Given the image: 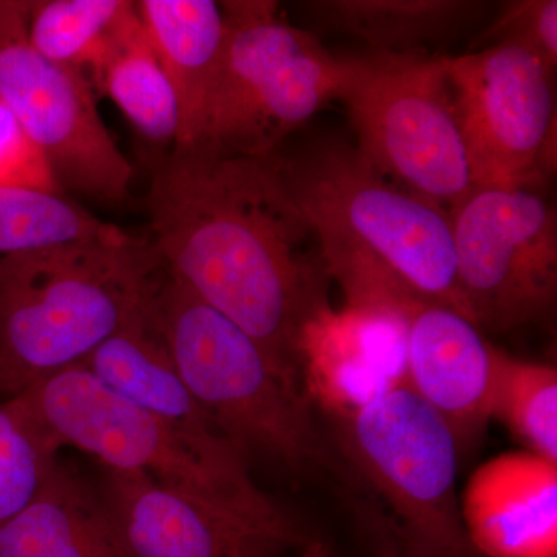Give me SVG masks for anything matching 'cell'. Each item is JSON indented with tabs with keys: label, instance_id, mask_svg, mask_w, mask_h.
Segmentation results:
<instances>
[{
	"label": "cell",
	"instance_id": "obj_3",
	"mask_svg": "<svg viewBox=\"0 0 557 557\" xmlns=\"http://www.w3.org/2000/svg\"><path fill=\"white\" fill-rule=\"evenodd\" d=\"M163 274L129 233L0 258V398L79 366L149 309Z\"/></svg>",
	"mask_w": 557,
	"mask_h": 557
},
{
	"label": "cell",
	"instance_id": "obj_12",
	"mask_svg": "<svg viewBox=\"0 0 557 557\" xmlns=\"http://www.w3.org/2000/svg\"><path fill=\"white\" fill-rule=\"evenodd\" d=\"M100 494L131 557H278L307 544L285 512L219 507L135 472L102 468Z\"/></svg>",
	"mask_w": 557,
	"mask_h": 557
},
{
	"label": "cell",
	"instance_id": "obj_15",
	"mask_svg": "<svg viewBox=\"0 0 557 557\" xmlns=\"http://www.w3.org/2000/svg\"><path fill=\"white\" fill-rule=\"evenodd\" d=\"M469 545L486 557H557V465L528 450L480 465L461 496Z\"/></svg>",
	"mask_w": 557,
	"mask_h": 557
},
{
	"label": "cell",
	"instance_id": "obj_2",
	"mask_svg": "<svg viewBox=\"0 0 557 557\" xmlns=\"http://www.w3.org/2000/svg\"><path fill=\"white\" fill-rule=\"evenodd\" d=\"M270 157L317 234L329 277L339 282L348 306L406 317L434 302L465 317L446 209L381 174L343 139H313L293 153Z\"/></svg>",
	"mask_w": 557,
	"mask_h": 557
},
{
	"label": "cell",
	"instance_id": "obj_7",
	"mask_svg": "<svg viewBox=\"0 0 557 557\" xmlns=\"http://www.w3.org/2000/svg\"><path fill=\"white\" fill-rule=\"evenodd\" d=\"M339 64L338 101L346 106L359 152L381 174L449 211L472 183L448 57L366 50L339 57Z\"/></svg>",
	"mask_w": 557,
	"mask_h": 557
},
{
	"label": "cell",
	"instance_id": "obj_5",
	"mask_svg": "<svg viewBox=\"0 0 557 557\" xmlns=\"http://www.w3.org/2000/svg\"><path fill=\"white\" fill-rule=\"evenodd\" d=\"M153 317L186 387L248 460L259 454L292 472L317 467L321 443L298 376L166 269Z\"/></svg>",
	"mask_w": 557,
	"mask_h": 557
},
{
	"label": "cell",
	"instance_id": "obj_1",
	"mask_svg": "<svg viewBox=\"0 0 557 557\" xmlns=\"http://www.w3.org/2000/svg\"><path fill=\"white\" fill-rule=\"evenodd\" d=\"M146 208L168 273L299 379L300 335L330 307V277L271 157L174 148L153 172Z\"/></svg>",
	"mask_w": 557,
	"mask_h": 557
},
{
	"label": "cell",
	"instance_id": "obj_19",
	"mask_svg": "<svg viewBox=\"0 0 557 557\" xmlns=\"http://www.w3.org/2000/svg\"><path fill=\"white\" fill-rule=\"evenodd\" d=\"M0 557H131L100 490L60 461L38 497L0 528Z\"/></svg>",
	"mask_w": 557,
	"mask_h": 557
},
{
	"label": "cell",
	"instance_id": "obj_11",
	"mask_svg": "<svg viewBox=\"0 0 557 557\" xmlns=\"http://www.w3.org/2000/svg\"><path fill=\"white\" fill-rule=\"evenodd\" d=\"M343 420L347 454L426 557L467 556L456 497L457 440L445 418L403 383Z\"/></svg>",
	"mask_w": 557,
	"mask_h": 557
},
{
	"label": "cell",
	"instance_id": "obj_23",
	"mask_svg": "<svg viewBox=\"0 0 557 557\" xmlns=\"http://www.w3.org/2000/svg\"><path fill=\"white\" fill-rule=\"evenodd\" d=\"M127 0L30 2L28 39L46 60L86 73Z\"/></svg>",
	"mask_w": 557,
	"mask_h": 557
},
{
	"label": "cell",
	"instance_id": "obj_21",
	"mask_svg": "<svg viewBox=\"0 0 557 557\" xmlns=\"http://www.w3.org/2000/svg\"><path fill=\"white\" fill-rule=\"evenodd\" d=\"M124 234L60 190L0 186V258L119 239Z\"/></svg>",
	"mask_w": 557,
	"mask_h": 557
},
{
	"label": "cell",
	"instance_id": "obj_6",
	"mask_svg": "<svg viewBox=\"0 0 557 557\" xmlns=\"http://www.w3.org/2000/svg\"><path fill=\"white\" fill-rule=\"evenodd\" d=\"M220 7L225 46L196 146L265 159L338 101L339 57L314 33L289 24L276 2L230 0Z\"/></svg>",
	"mask_w": 557,
	"mask_h": 557
},
{
	"label": "cell",
	"instance_id": "obj_4",
	"mask_svg": "<svg viewBox=\"0 0 557 557\" xmlns=\"http://www.w3.org/2000/svg\"><path fill=\"white\" fill-rule=\"evenodd\" d=\"M53 454L78 449L101 467L135 472L208 504L284 515L252 480L248 458L223 438L201 437L138 408L76 366L3 401Z\"/></svg>",
	"mask_w": 557,
	"mask_h": 557
},
{
	"label": "cell",
	"instance_id": "obj_17",
	"mask_svg": "<svg viewBox=\"0 0 557 557\" xmlns=\"http://www.w3.org/2000/svg\"><path fill=\"white\" fill-rule=\"evenodd\" d=\"M135 7L177 97L180 131L174 148H194L222 62V7L212 0H141Z\"/></svg>",
	"mask_w": 557,
	"mask_h": 557
},
{
	"label": "cell",
	"instance_id": "obj_20",
	"mask_svg": "<svg viewBox=\"0 0 557 557\" xmlns=\"http://www.w3.org/2000/svg\"><path fill=\"white\" fill-rule=\"evenodd\" d=\"M138 134L157 145H175L180 109L163 65L153 50L135 2L127 3L86 72Z\"/></svg>",
	"mask_w": 557,
	"mask_h": 557
},
{
	"label": "cell",
	"instance_id": "obj_28",
	"mask_svg": "<svg viewBox=\"0 0 557 557\" xmlns=\"http://www.w3.org/2000/svg\"><path fill=\"white\" fill-rule=\"evenodd\" d=\"M448 557H467V556H448Z\"/></svg>",
	"mask_w": 557,
	"mask_h": 557
},
{
	"label": "cell",
	"instance_id": "obj_10",
	"mask_svg": "<svg viewBox=\"0 0 557 557\" xmlns=\"http://www.w3.org/2000/svg\"><path fill=\"white\" fill-rule=\"evenodd\" d=\"M28 14L30 2L0 0V101L49 164L62 193L123 203L134 171L102 120L97 91L86 73L35 50Z\"/></svg>",
	"mask_w": 557,
	"mask_h": 557
},
{
	"label": "cell",
	"instance_id": "obj_24",
	"mask_svg": "<svg viewBox=\"0 0 557 557\" xmlns=\"http://www.w3.org/2000/svg\"><path fill=\"white\" fill-rule=\"evenodd\" d=\"M57 461L35 431L0 403V528L30 507Z\"/></svg>",
	"mask_w": 557,
	"mask_h": 557
},
{
	"label": "cell",
	"instance_id": "obj_18",
	"mask_svg": "<svg viewBox=\"0 0 557 557\" xmlns=\"http://www.w3.org/2000/svg\"><path fill=\"white\" fill-rule=\"evenodd\" d=\"M79 366L121 397L168 423L201 437L226 440L175 368L153 317V299L145 313L110 336Z\"/></svg>",
	"mask_w": 557,
	"mask_h": 557
},
{
	"label": "cell",
	"instance_id": "obj_29",
	"mask_svg": "<svg viewBox=\"0 0 557 557\" xmlns=\"http://www.w3.org/2000/svg\"><path fill=\"white\" fill-rule=\"evenodd\" d=\"M384 557H395V556H394V555H386V556H384Z\"/></svg>",
	"mask_w": 557,
	"mask_h": 557
},
{
	"label": "cell",
	"instance_id": "obj_16",
	"mask_svg": "<svg viewBox=\"0 0 557 557\" xmlns=\"http://www.w3.org/2000/svg\"><path fill=\"white\" fill-rule=\"evenodd\" d=\"M313 32L361 40L376 53H432L493 16L480 0H311Z\"/></svg>",
	"mask_w": 557,
	"mask_h": 557
},
{
	"label": "cell",
	"instance_id": "obj_14",
	"mask_svg": "<svg viewBox=\"0 0 557 557\" xmlns=\"http://www.w3.org/2000/svg\"><path fill=\"white\" fill-rule=\"evenodd\" d=\"M494 346L474 322L443 304L424 302L406 317V384L449 424L458 449L491 418Z\"/></svg>",
	"mask_w": 557,
	"mask_h": 557
},
{
	"label": "cell",
	"instance_id": "obj_13",
	"mask_svg": "<svg viewBox=\"0 0 557 557\" xmlns=\"http://www.w3.org/2000/svg\"><path fill=\"white\" fill-rule=\"evenodd\" d=\"M298 372L307 397L341 418L351 416L406 383V317L327 307L300 335Z\"/></svg>",
	"mask_w": 557,
	"mask_h": 557
},
{
	"label": "cell",
	"instance_id": "obj_8",
	"mask_svg": "<svg viewBox=\"0 0 557 557\" xmlns=\"http://www.w3.org/2000/svg\"><path fill=\"white\" fill-rule=\"evenodd\" d=\"M448 212L465 317L493 332L548 318L557 296L556 208L539 190L471 185Z\"/></svg>",
	"mask_w": 557,
	"mask_h": 557
},
{
	"label": "cell",
	"instance_id": "obj_27",
	"mask_svg": "<svg viewBox=\"0 0 557 557\" xmlns=\"http://www.w3.org/2000/svg\"><path fill=\"white\" fill-rule=\"evenodd\" d=\"M300 557H332L327 545L321 541H307L304 545V553Z\"/></svg>",
	"mask_w": 557,
	"mask_h": 557
},
{
	"label": "cell",
	"instance_id": "obj_9",
	"mask_svg": "<svg viewBox=\"0 0 557 557\" xmlns=\"http://www.w3.org/2000/svg\"><path fill=\"white\" fill-rule=\"evenodd\" d=\"M555 72L518 44L448 57L472 185L539 190L556 172Z\"/></svg>",
	"mask_w": 557,
	"mask_h": 557
},
{
	"label": "cell",
	"instance_id": "obj_25",
	"mask_svg": "<svg viewBox=\"0 0 557 557\" xmlns=\"http://www.w3.org/2000/svg\"><path fill=\"white\" fill-rule=\"evenodd\" d=\"M518 44L536 53L549 67L557 65L556 0H516L494 11L485 27L472 40L469 51L494 44Z\"/></svg>",
	"mask_w": 557,
	"mask_h": 557
},
{
	"label": "cell",
	"instance_id": "obj_26",
	"mask_svg": "<svg viewBox=\"0 0 557 557\" xmlns=\"http://www.w3.org/2000/svg\"><path fill=\"white\" fill-rule=\"evenodd\" d=\"M0 186L60 190L39 150L0 101Z\"/></svg>",
	"mask_w": 557,
	"mask_h": 557
},
{
	"label": "cell",
	"instance_id": "obj_22",
	"mask_svg": "<svg viewBox=\"0 0 557 557\" xmlns=\"http://www.w3.org/2000/svg\"><path fill=\"white\" fill-rule=\"evenodd\" d=\"M491 418L507 426L528 453L557 465V372L494 347Z\"/></svg>",
	"mask_w": 557,
	"mask_h": 557
}]
</instances>
